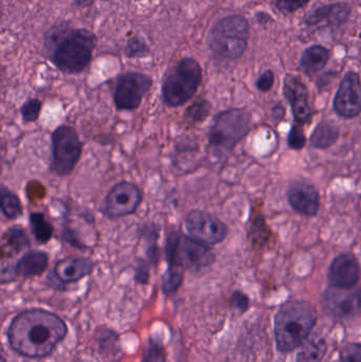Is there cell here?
<instances>
[{
    "label": "cell",
    "instance_id": "1",
    "mask_svg": "<svg viewBox=\"0 0 361 362\" xmlns=\"http://www.w3.org/2000/svg\"><path fill=\"white\" fill-rule=\"evenodd\" d=\"M67 325L54 313L31 308L11 321L8 341L17 354L28 358L49 356L67 335Z\"/></svg>",
    "mask_w": 361,
    "mask_h": 362
},
{
    "label": "cell",
    "instance_id": "2",
    "mask_svg": "<svg viewBox=\"0 0 361 362\" xmlns=\"http://www.w3.org/2000/svg\"><path fill=\"white\" fill-rule=\"evenodd\" d=\"M317 321L313 304L307 301L288 302L275 316V335L278 349L283 353L296 350L309 337Z\"/></svg>",
    "mask_w": 361,
    "mask_h": 362
},
{
    "label": "cell",
    "instance_id": "3",
    "mask_svg": "<svg viewBox=\"0 0 361 362\" xmlns=\"http://www.w3.org/2000/svg\"><path fill=\"white\" fill-rule=\"evenodd\" d=\"M97 44V36L93 32L86 29L70 30L55 42L51 62L64 74H80L90 64Z\"/></svg>",
    "mask_w": 361,
    "mask_h": 362
},
{
    "label": "cell",
    "instance_id": "4",
    "mask_svg": "<svg viewBox=\"0 0 361 362\" xmlns=\"http://www.w3.org/2000/svg\"><path fill=\"white\" fill-rule=\"evenodd\" d=\"M250 25L242 15H229L212 28L209 47L212 54L223 63L239 61L247 50Z\"/></svg>",
    "mask_w": 361,
    "mask_h": 362
},
{
    "label": "cell",
    "instance_id": "5",
    "mask_svg": "<svg viewBox=\"0 0 361 362\" xmlns=\"http://www.w3.org/2000/svg\"><path fill=\"white\" fill-rule=\"evenodd\" d=\"M203 83V69L193 57H184L165 74L161 98L165 106L182 107L190 101Z\"/></svg>",
    "mask_w": 361,
    "mask_h": 362
},
{
    "label": "cell",
    "instance_id": "6",
    "mask_svg": "<svg viewBox=\"0 0 361 362\" xmlns=\"http://www.w3.org/2000/svg\"><path fill=\"white\" fill-rule=\"evenodd\" d=\"M251 118V112L245 108H230L216 114L208 133L210 148L216 152H231L249 134Z\"/></svg>",
    "mask_w": 361,
    "mask_h": 362
},
{
    "label": "cell",
    "instance_id": "7",
    "mask_svg": "<svg viewBox=\"0 0 361 362\" xmlns=\"http://www.w3.org/2000/svg\"><path fill=\"white\" fill-rule=\"evenodd\" d=\"M165 257L167 266L180 268L184 272H201L215 262V255L211 250V246L180 231H173L167 235Z\"/></svg>",
    "mask_w": 361,
    "mask_h": 362
},
{
    "label": "cell",
    "instance_id": "8",
    "mask_svg": "<svg viewBox=\"0 0 361 362\" xmlns=\"http://www.w3.org/2000/svg\"><path fill=\"white\" fill-rule=\"evenodd\" d=\"M51 171L59 177L70 175L82 156L83 144L78 134L69 125H59L51 134Z\"/></svg>",
    "mask_w": 361,
    "mask_h": 362
},
{
    "label": "cell",
    "instance_id": "9",
    "mask_svg": "<svg viewBox=\"0 0 361 362\" xmlns=\"http://www.w3.org/2000/svg\"><path fill=\"white\" fill-rule=\"evenodd\" d=\"M152 86L153 78L146 74L140 72L121 74L114 87V106L120 112L138 110Z\"/></svg>",
    "mask_w": 361,
    "mask_h": 362
},
{
    "label": "cell",
    "instance_id": "10",
    "mask_svg": "<svg viewBox=\"0 0 361 362\" xmlns=\"http://www.w3.org/2000/svg\"><path fill=\"white\" fill-rule=\"evenodd\" d=\"M143 195L136 183L122 180L110 187L104 200L103 211L110 219L122 218L135 214Z\"/></svg>",
    "mask_w": 361,
    "mask_h": 362
},
{
    "label": "cell",
    "instance_id": "11",
    "mask_svg": "<svg viewBox=\"0 0 361 362\" xmlns=\"http://www.w3.org/2000/svg\"><path fill=\"white\" fill-rule=\"evenodd\" d=\"M188 235L208 246H214L226 240L228 227L218 216L203 210H193L184 219Z\"/></svg>",
    "mask_w": 361,
    "mask_h": 362
},
{
    "label": "cell",
    "instance_id": "12",
    "mask_svg": "<svg viewBox=\"0 0 361 362\" xmlns=\"http://www.w3.org/2000/svg\"><path fill=\"white\" fill-rule=\"evenodd\" d=\"M283 95L292 107L296 124L312 122L314 110L309 102V91L305 83L295 74H286L283 80Z\"/></svg>",
    "mask_w": 361,
    "mask_h": 362
},
{
    "label": "cell",
    "instance_id": "13",
    "mask_svg": "<svg viewBox=\"0 0 361 362\" xmlns=\"http://www.w3.org/2000/svg\"><path fill=\"white\" fill-rule=\"evenodd\" d=\"M335 112L345 119H353L361 114V78L360 74L348 71L335 95Z\"/></svg>",
    "mask_w": 361,
    "mask_h": 362
},
{
    "label": "cell",
    "instance_id": "14",
    "mask_svg": "<svg viewBox=\"0 0 361 362\" xmlns=\"http://www.w3.org/2000/svg\"><path fill=\"white\" fill-rule=\"evenodd\" d=\"M324 310L334 318H348L357 314L361 308V289L331 286L322 297Z\"/></svg>",
    "mask_w": 361,
    "mask_h": 362
},
{
    "label": "cell",
    "instance_id": "15",
    "mask_svg": "<svg viewBox=\"0 0 361 362\" xmlns=\"http://www.w3.org/2000/svg\"><path fill=\"white\" fill-rule=\"evenodd\" d=\"M360 262L352 253L337 255L329 268L328 279L331 286L353 288L360 283Z\"/></svg>",
    "mask_w": 361,
    "mask_h": 362
},
{
    "label": "cell",
    "instance_id": "16",
    "mask_svg": "<svg viewBox=\"0 0 361 362\" xmlns=\"http://www.w3.org/2000/svg\"><path fill=\"white\" fill-rule=\"evenodd\" d=\"M352 14V8L347 2L324 4L307 13L304 18L307 27L324 25L332 29H339L347 25Z\"/></svg>",
    "mask_w": 361,
    "mask_h": 362
},
{
    "label": "cell",
    "instance_id": "17",
    "mask_svg": "<svg viewBox=\"0 0 361 362\" xmlns=\"http://www.w3.org/2000/svg\"><path fill=\"white\" fill-rule=\"evenodd\" d=\"M290 206L303 216H316L320 209V195L315 187L305 181H295L288 189Z\"/></svg>",
    "mask_w": 361,
    "mask_h": 362
},
{
    "label": "cell",
    "instance_id": "18",
    "mask_svg": "<svg viewBox=\"0 0 361 362\" xmlns=\"http://www.w3.org/2000/svg\"><path fill=\"white\" fill-rule=\"evenodd\" d=\"M95 269V262L88 257H64L55 263L53 274L63 284L78 282L85 276H90Z\"/></svg>",
    "mask_w": 361,
    "mask_h": 362
},
{
    "label": "cell",
    "instance_id": "19",
    "mask_svg": "<svg viewBox=\"0 0 361 362\" xmlns=\"http://www.w3.org/2000/svg\"><path fill=\"white\" fill-rule=\"evenodd\" d=\"M49 265L48 253L42 250H28L14 264L16 276L23 279L34 278L46 272Z\"/></svg>",
    "mask_w": 361,
    "mask_h": 362
},
{
    "label": "cell",
    "instance_id": "20",
    "mask_svg": "<svg viewBox=\"0 0 361 362\" xmlns=\"http://www.w3.org/2000/svg\"><path fill=\"white\" fill-rule=\"evenodd\" d=\"M331 59V51L322 45H313L303 51L300 68L307 76H314L324 69Z\"/></svg>",
    "mask_w": 361,
    "mask_h": 362
},
{
    "label": "cell",
    "instance_id": "21",
    "mask_svg": "<svg viewBox=\"0 0 361 362\" xmlns=\"http://www.w3.org/2000/svg\"><path fill=\"white\" fill-rule=\"evenodd\" d=\"M2 255L8 257L28 250L31 247L29 235L20 226L8 228L2 235Z\"/></svg>",
    "mask_w": 361,
    "mask_h": 362
},
{
    "label": "cell",
    "instance_id": "22",
    "mask_svg": "<svg viewBox=\"0 0 361 362\" xmlns=\"http://www.w3.org/2000/svg\"><path fill=\"white\" fill-rule=\"evenodd\" d=\"M339 136H341V129L336 124L329 121H322L314 129L309 141L313 148L326 150L336 144Z\"/></svg>",
    "mask_w": 361,
    "mask_h": 362
},
{
    "label": "cell",
    "instance_id": "23",
    "mask_svg": "<svg viewBox=\"0 0 361 362\" xmlns=\"http://www.w3.org/2000/svg\"><path fill=\"white\" fill-rule=\"evenodd\" d=\"M30 228L34 240L40 245H45L50 242L54 234V227L47 219L46 215L42 212H31L29 215Z\"/></svg>",
    "mask_w": 361,
    "mask_h": 362
},
{
    "label": "cell",
    "instance_id": "24",
    "mask_svg": "<svg viewBox=\"0 0 361 362\" xmlns=\"http://www.w3.org/2000/svg\"><path fill=\"white\" fill-rule=\"evenodd\" d=\"M0 210L8 219L17 218L23 213V202L19 196L4 185L0 187Z\"/></svg>",
    "mask_w": 361,
    "mask_h": 362
},
{
    "label": "cell",
    "instance_id": "25",
    "mask_svg": "<svg viewBox=\"0 0 361 362\" xmlns=\"http://www.w3.org/2000/svg\"><path fill=\"white\" fill-rule=\"evenodd\" d=\"M328 351L326 340L314 338L303 344L300 352L297 355V362H321Z\"/></svg>",
    "mask_w": 361,
    "mask_h": 362
},
{
    "label": "cell",
    "instance_id": "26",
    "mask_svg": "<svg viewBox=\"0 0 361 362\" xmlns=\"http://www.w3.org/2000/svg\"><path fill=\"white\" fill-rule=\"evenodd\" d=\"M184 270L167 266L161 280L163 293L167 296L175 295L184 282Z\"/></svg>",
    "mask_w": 361,
    "mask_h": 362
},
{
    "label": "cell",
    "instance_id": "27",
    "mask_svg": "<svg viewBox=\"0 0 361 362\" xmlns=\"http://www.w3.org/2000/svg\"><path fill=\"white\" fill-rule=\"evenodd\" d=\"M211 108V103L208 100L199 99L187 108L184 117L189 123H201L209 117Z\"/></svg>",
    "mask_w": 361,
    "mask_h": 362
},
{
    "label": "cell",
    "instance_id": "28",
    "mask_svg": "<svg viewBox=\"0 0 361 362\" xmlns=\"http://www.w3.org/2000/svg\"><path fill=\"white\" fill-rule=\"evenodd\" d=\"M271 232L262 214L256 215V218L252 221L251 231H250L252 243L258 246H264L268 242Z\"/></svg>",
    "mask_w": 361,
    "mask_h": 362
},
{
    "label": "cell",
    "instance_id": "29",
    "mask_svg": "<svg viewBox=\"0 0 361 362\" xmlns=\"http://www.w3.org/2000/svg\"><path fill=\"white\" fill-rule=\"evenodd\" d=\"M42 102L40 99H29L20 107L21 118L23 123H33L40 119L42 112Z\"/></svg>",
    "mask_w": 361,
    "mask_h": 362
},
{
    "label": "cell",
    "instance_id": "30",
    "mask_svg": "<svg viewBox=\"0 0 361 362\" xmlns=\"http://www.w3.org/2000/svg\"><path fill=\"white\" fill-rule=\"evenodd\" d=\"M165 349L157 340L150 338L143 351V362H165Z\"/></svg>",
    "mask_w": 361,
    "mask_h": 362
},
{
    "label": "cell",
    "instance_id": "31",
    "mask_svg": "<svg viewBox=\"0 0 361 362\" xmlns=\"http://www.w3.org/2000/svg\"><path fill=\"white\" fill-rule=\"evenodd\" d=\"M150 53V48H148L146 42H144L139 36H134L133 38L129 40L125 49V54L129 57H143Z\"/></svg>",
    "mask_w": 361,
    "mask_h": 362
},
{
    "label": "cell",
    "instance_id": "32",
    "mask_svg": "<svg viewBox=\"0 0 361 362\" xmlns=\"http://www.w3.org/2000/svg\"><path fill=\"white\" fill-rule=\"evenodd\" d=\"M288 144L292 150L300 151L304 148L307 144V136H305L301 125L296 124V123L292 125L290 134H288Z\"/></svg>",
    "mask_w": 361,
    "mask_h": 362
},
{
    "label": "cell",
    "instance_id": "33",
    "mask_svg": "<svg viewBox=\"0 0 361 362\" xmlns=\"http://www.w3.org/2000/svg\"><path fill=\"white\" fill-rule=\"evenodd\" d=\"M118 336L112 331H102L97 337V344L103 353H112L118 351Z\"/></svg>",
    "mask_w": 361,
    "mask_h": 362
},
{
    "label": "cell",
    "instance_id": "34",
    "mask_svg": "<svg viewBox=\"0 0 361 362\" xmlns=\"http://www.w3.org/2000/svg\"><path fill=\"white\" fill-rule=\"evenodd\" d=\"M309 1L311 0H275V6L282 14L290 15L305 8Z\"/></svg>",
    "mask_w": 361,
    "mask_h": 362
},
{
    "label": "cell",
    "instance_id": "35",
    "mask_svg": "<svg viewBox=\"0 0 361 362\" xmlns=\"http://www.w3.org/2000/svg\"><path fill=\"white\" fill-rule=\"evenodd\" d=\"M341 362H361V344H353L343 348L341 354Z\"/></svg>",
    "mask_w": 361,
    "mask_h": 362
},
{
    "label": "cell",
    "instance_id": "36",
    "mask_svg": "<svg viewBox=\"0 0 361 362\" xmlns=\"http://www.w3.org/2000/svg\"><path fill=\"white\" fill-rule=\"evenodd\" d=\"M275 74H273V70H266L256 80V88L262 91V93H267V91L271 90L273 85H275Z\"/></svg>",
    "mask_w": 361,
    "mask_h": 362
},
{
    "label": "cell",
    "instance_id": "37",
    "mask_svg": "<svg viewBox=\"0 0 361 362\" xmlns=\"http://www.w3.org/2000/svg\"><path fill=\"white\" fill-rule=\"evenodd\" d=\"M135 280L139 284H148L150 280V266L142 259H140L136 266Z\"/></svg>",
    "mask_w": 361,
    "mask_h": 362
},
{
    "label": "cell",
    "instance_id": "38",
    "mask_svg": "<svg viewBox=\"0 0 361 362\" xmlns=\"http://www.w3.org/2000/svg\"><path fill=\"white\" fill-rule=\"evenodd\" d=\"M230 301L233 308L239 312H245L249 308V298L242 291H235L231 296Z\"/></svg>",
    "mask_w": 361,
    "mask_h": 362
},
{
    "label": "cell",
    "instance_id": "39",
    "mask_svg": "<svg viewBox=\"0 0 361 362\" xmlns=\"http://www.w3.org/2000/svg\"><path fill=\"white\" fill-rule=\"evenodd\" d=\"M256 21L261 23V25H266V23H268V21H271V17L264 12L258 13V14H256Z\"/></svg>",
    "mask_w": 361,
    "mask_h": 362
},
{
    "label": "cell",
    "instance_id": "40",
    "mask_svg": "<svg viewBox=\"0 0 361 362\" xmlns=\"http://www.w3.org/2000/svg\"><path fill=\"white\" fill-rule=\"evenodd\" d=\"M78 362H80V361H78Z\"/></svg>",
    "mask_w": 361,
    "mask_h": 362
}]
</instances>
